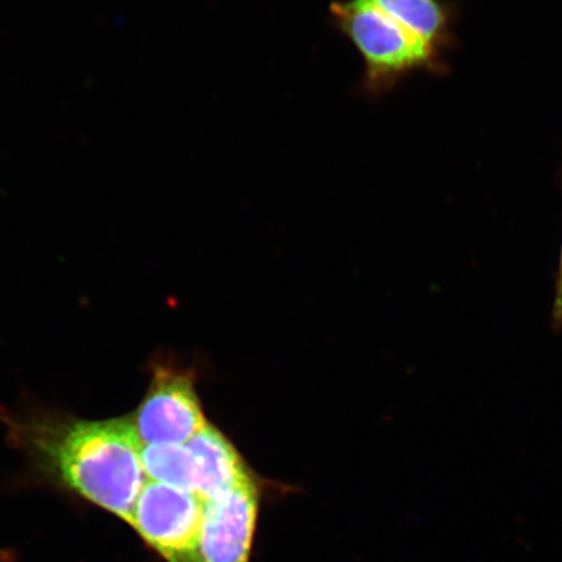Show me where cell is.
<instances>
[{"instance_id": "cell-1", "label": "cell", "mask_w": 562, "mask_h": 562, "mask_svg": "<svg viewBox=\"0 0 562 562\" xmlns=\"http://www.w3.org/2000/svg\"><path fill=\"white\" fill-rule=\"evenodd\" d=\"M12 438L67 487L132 522L147 481L132 418L86 420L58 414L7 417Z\"/></svg>"}, {"instance_id": "cell-2", "label": "cell", "mask_w": 562, "mask_h": 562, "mask_svg": "<svg viewBox=\"0 0 562 562\" xmlns=\"http://www.w3.org/2000/svg\"><path fill=\"white\" fill-rule=\"evenodd\" d=\"M336 31L353 44L364 63L363 93L383 95L412 74L445 75V55L371 0H339L329 7Z\"/></svg>"}, {"instance_id": "cell-3", "label": "cell", "mask_w": 562, "mask_h": 562, "mask_svg": "<svg viewBox=\"0 0 562 562\" xmlns=\"http://www.w3.org/2000/svg\"><path fill=\"white\" fill-rule=\"evenodd\" d=\"M203 507L205 502L194 492L147 481L131 525L168 562H203Z\"/></svg>"}, {"instance_id": "cell-4", "label": "cell", "mask_w": 562, "mask_h": 562, "mask_svg": "<svg viewBox=\"0 0 562 562\" xmlns=\"http://www.w3.org/2000/svg\"><path fill=\"white\" fill-rule=\"evenodd\" d=\"M132 420L143 446H186L207 425L193 376L164 367L154 371L150 390Z\"/></svg>"}, {"instance_id": "cell-5", "label": "cell", "mask_w": 562, "mask_h": 562, "mask_svg": "<svg viewBox=\"0 0 562 562\" xmlns=\"http://www.w3.org/2000/svg\"><path fill=\"white\" fill-rule=\"evenodd\" d=\"M259 512L255 481H249L203 507L201 557L203 562H249Z\"/></svg>"}, {"instance_id": "cell-6", "label": "cell", "mask_w": 562, "mask_h": 562, "mask_svg": "<svg viewBox=\"0 0 562 562\" xmlns=\"http://www.w3.org/2000/svg\"><path fill=\"white\" fill-rule=\"evenodd\" d=\"M186 446L195 462V494L203 502L252 480L235 447L213 426L203 427Z\"/></svg>"}, {"instance_id": "cell-7", "label": "cell", "mask_w": 562, "mask_h": 562, "mask_svg": "<svg viewBox=\"0 0 562 562\" xmlns=\"http://www.w3.org/2000/svg\"><path fill=\"white\" fill-rule=\"evenodd\" d=\"M442 54L457 45V7L448 0H371Z\"/></svg>"}, {"instance_id": "cell-8", "label": "cell", "mask_w": 562, "mask_h": 562, "mask_svg": "<svg viewBox=\"0 0 562 562\" xmlns=\"http://www.w3.org/2000/svg\"><path fill=\"white\" fill-rule=\"evenodd\" d=\"M140 461L147 480L195 494V462L187 446H144Z\"/></svg>"}, {"instance_id": "cell-9", "label": "cell", "mask_w": 562, "mask_h": 562, "mask_svg": "<svg viewBox=\"0 0 562 562\" xmlns=\"http://www.w3.org/2000/svg\"><path fill=\"white\" fill-rule=\"evenodd\" d=\"M551 323L554 334H562V245L557 277H554V297L551 312Z\"/></svg>"}]
</instances>
